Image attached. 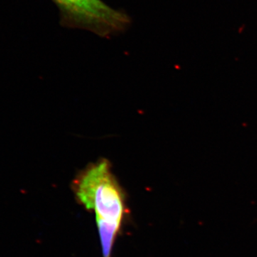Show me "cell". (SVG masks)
I'll return each mask as SVG.
<instances>
[{
    "label": "cell",
    "instance_id": "7a4b0ae2",
    "mask_svg": "<svg viewBox=\"0 0 257 257\" xmlns=\"http://www.w3.org/2000/svg\"><path fill=\"white\" fill-rule=\"evenodd\" d=\"M60 12L63 28L87 30L109 38L126 31L131 17L123 10L114 9L103 0H51Z\"/></svg>",
    "mask_w": 257,
    "mask_h": 257
},
{
    "label": "cell",
    "instance_id": "6da1fadb",
    "mask_svg": "<svg viewBox=\"0 0 257 257\" xmlns=\"http://www.w3.org/2000/svg\"><path fill=\"white\" fill-rule=\"evenodd\" d=\"M72 189L80 204L95 214L103 257H111L127 207L124 191L109 160L101 159L87 165L76 176Z\"/></svg>",
    "mask_w": 257,
    "mask_h": 257
}]
</instances>
